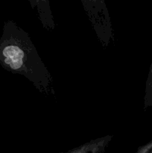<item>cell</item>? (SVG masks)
I'll return each instance as SVG.
<instances>
[{"instance_id": "4", "label": "cell", "mask_w": 152, "mask_h": 153, "mask_svg": "<svg viewBox=\"0 0 152 153\" xmlns=\"http://www.w3.org/2000/svg\"><path fill=\"white\" fill-rule=\"evenodd\" d=\"M136 153H152V140L139 148Z\"/></svg>"}, {"instance_id": "2", "label": "cell", "mask_w": 152, "mask_h": 153, "mask_svg": "<svg viewBox=\"0 0 152 153\" xmlns=\"http://www.w3.org/2000/svg\"><path fill=\"white\" fill-rule=\"evenodd\" d=\"M112 137V136H107L95 139L71 150L59 153H102L111 141Z\"/></svg>"}, {"instance_id": "3", "label": "cell", "mask_w": 152, "mask_h": 153, "mask_svg": "<svg viewBox=\"0 0 152 153\" xmlns=\"http://www.w3.org/2000/svg\"><path fill=\"white\" fill-rule=\"evenodd\" d=\"M144 102L145 109L152 105V64L151 66L148 76L147 82H146Z\"/></svg>"}, {"instance_id": "1", "label": "cell", "mask_w": 152, "mask_h": 153, "mask_svg": "<svg viewBox=\"0 0 152 153\" xmlns=\"http://www.w3.org/2000/svg\"><path fill=\"white\" fill-rule=\"evenodd\" d=\"M0 64L25 76L40 92L49 94L53 90L52 76L29 35L12 21L4 24L0 38Z\"/></svg>"}]
</instances>
